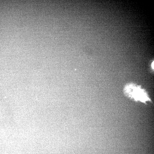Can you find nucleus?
<instances>
[{"label":"nucleus","mask_w":154,"mask_h":154,"mask_svg":"<svg viewBox=\"0 0 154 154\" xmlns=\"http://www.w3.org/2000/svg\"><path fill=\"white\" fill-rule=\"evenodd\" d=\"M124 91L127 96L135 101L145 103L151 101L146 92L139 86L128 84L125 87Z\"/></svg>","instance_id":"obj_1"},{"label":"nucleus","mask_w":154,"mask_h":154,"mask_svg":"<svg viewBox=\"0 0 154 154\" xmlns=\"http://www.w3.org/2000/svg\"><path fill=\"white\" fill-rule=\"evenodd\" d=\"M151 66H152V68H153V67H154V62H153L152 63V64H151Z\"/></svg>","instance_id":"obj_2"}]
</instances>
